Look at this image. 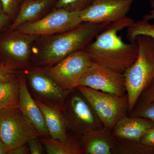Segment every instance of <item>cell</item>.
I'll return each instance as SVG.
<instances>
[{
	"instance_id": "16",
	"label": "cell",
	"mask_w": 154,
	"mask_h": 154,
	"mask_svg": "<svg viewBox=\"0 0 154 154\" xmlns=\"http://www.w3.org/2000/svg\"><path fill=\"white\" fill-rule=\"evenodd\" d=\"M111 131L102 128L82 137L83 152L88 154H114L115 137Z\"/></svg>"
},
{
	"instance_id": "7",
	"label": "cell",
	"mask_w": 154,
	"mask_h": 154,
	"mask_svg": "<svg viewBox=\"0 0 154 154\" xmlns=\"http://www.w3.org/2000/svg\"><path fill=\"white\" fill-rule=\"evenodd\" d=\"M82 23L80 12L54 8L41 19L24 23L15 30L35 36H50L71 30Z\"/></svg>"
},
{
	"instance_id": "5",
	"label": "cell",
	"mask_w": 154,
	"mask_h": 154,
	"mask_svg": "<svg viewBox=\"0 0 154 154\" xmlns=\"http://www.w3.org/2000/svg\"><path fill=\"white\" fill-rule=\"evenodd\" d=\"M39 136L35 127L19 108L0 110V138L8 153Z\"/></svg>"
},
{
	"instance_id": "22",
	"label": "cell",
	"mask_w": 154,
	"mask_h": 154,
	"mask_svg": "<svg viewBox=\"0 0 154 154\" xmlns=\"http://www.w3.org/2000/svg\"><path fill=\"white\" fill-rule=\"evenodd\" d=\"M95 0H57L55 8H63L70 12H80L85 9Z\"/></svg>"
},
{
	"instance_id": "20",
	"label": "cell",
	"mask_w": 154,
	"mask_h": 154,
	"mask_svg": "<svg viewBox=\"0 0 154 154\" xmlns=\"http://www.w3.org/2000/svg\"><path fill=\"white\" fill-rule=\"evenodd\" d=\"M114 137V154H154V146Z\"/></svg>"
},
{
	"instance_id": "30",
	"label": "cell",
	"mask_w": 154,
	"mask_h": 154,
	"mask_svg": "<svg viewBox=\"0 0 154 154\" xmlns=\"http://www.w3.org/2000/svg\"><path fill=\"white\" fill-rule=\"evenodd\" d=\"M30 153L28 144L20 146L8 153L10 154H28Z\"/></svg>"
},
{
	"instance_id": "15",
	"label": "cell",
	"mask_w": 154,
	"mask_h": 154,
	"mask_svg": "<svg viewBox=\"0 0 154 154\" xmlns=\"http://www.w3.org/2000/svg\"><path fill=\"white\" fill-rule=\"evenodd\" d=\"M57 0H23L9 30H15L27 22L36 21L44 17L55 7Z\"/></svg>"
},
{
	"instance_id": "28",
	"label": "cell",
	"mask_w": 154,
	"mask_h": 154,
	"mask_svg": "<svg viewBox=\"0 0 154 154\" xmlns=\"http://www.w3.org/2000/svg\"><path fill=\"white\" fill-rule=\"evenodd\" d=\"M140 143L154 146V127L149 130L141 139Z\"/></svg>"
},
{
	"instance_id": "8",
	"label": "cell",
	"mask_w": 154,
	"mask_h": 154,
	"mask_svg": "<svg viewBox=\"0 0 154 154\" xmlns=\"http://www.w3.org/2000/svg\"><path fill=\"white\" fill-rule=\"evenodd\" d=\"M93 62L84 50L73 53L47 68L48 71L58 85L64 90L71 92L78 87L81 77Z\"/></svg>"
},
{
	"instance_id": "25",
	"label": "cell",
	"mask_w": 154,
	"mask_h": 154,
	"mask_svg": "<svg viewBox=\"0 0 154 154\" xmlns=\"http://www.w3.org/2000/svg\"><path fill=\"white\" fill-rule=\"evenodd\" d=\"M2 8L3 13L15 19L19 11V0H0Z\"/></svg>"
},
{
	"instance_id": "31",
	"label": "cell",
	"mask_w": 154,
	"mask_h": 154,
	"mask_svg": "<svg viewBox=\"0 0 154 154\" xmlns=\"http://www.w3.org/2000/svg\"><path fill=\"white\" fill-rule=\"evenodd\" d=\"M150 5L152 10L150 11L148 14L144 15L143 19L149 21L152 19H154V0H150Z\"/></svg>"
},
{
	"instance_id": "17",
	"label": "cell",
	"mask_w": 154,
	"mask_h": 154,
	"mask_svg": "<svg viewBox=\"0 0 154 154\" xmlns=\"http://www.w3.org/2000/svg\"><path fill=\"white\" fill-rule=\"evenodd\" d=\"M36 102L43 114L51 137L63 140L68 139L67 125L62 111L37 99Z\"/></svg>"
},
{
	"instance_id": "3",
	"label": "cell",
	"mask_w": 154,
	"mask_h": 154,
	"mask_svg": "<svg viewBox=\"0 0 154 154\" xmlns=\"http://www.w3.org/2000/svg\"><path fill=\"white\" fill-rule=\"evenodd\" d=\"M135 41L138 47L137 57L124 73L129 115L143 91L154 79V39L138 36Z\"/></svg>"
},
{
	"instance_id": "35",
	"label": "cell",
	"mask_w": 154,
	"mask_h": 154,
	"mask_svg": "<svg viewBox=\"0 0 154 154\" xmlns=\"http://www.w3.org/2000/svg\"><path fill=\"white\" fill-rule=\"evenodd\" d=\"M2 61V59H1V56H0V61Z\"/></svg>"
},
{
	"instance_id": "18",
	"label": "cell",
	"mask_w": 154,
	"mask_h": 154,
	"mask_svg": "<svg viewBox=\"0 0 154 154\" xmlns=\"http://www.w3.org/2000/svg\"><path fill=\"white\" fill-rule=\"evenodd\" d=\"M42 143L48 154H80L83 152L81 146L69 138L63 140L43 137Z\"/></svg>"
},
{
	"instance_id": "14",
	"label": "cell",
	"mask_w": 154,
	"mask_h": 154,
	"mask_svg": "<svg viewBox=\"0 0 154 154\" xmlns=\"http://www.w3.org/2000/svg\"><path fill=\"white\" fill-rule=\"evenodd\" d=\"M153 127L154 122L151 120L141 117L126 116L116 124L111 133L115 137L140 143L144 135Z\"/></svg>"
},
{
	"instance_id": "2",
	"label": "cell",
	"mask_w": 154,
	"mask_h": 154,
	"mask_svg": "<svg viewBox=\"0 0 154 154\" xmlns=\"http://www.w3.org/2000/svg\"><path fill=\"white\" fill-rule=\"evenodd\" d=\"M134 22L126 17L107 25L85 50L92 61L124 74L136 60L138 47L136 41L125 43L118 32Z\"/></svg>"
},
{
	"instance_id": "27",
	"label": "cell",
	"mask_w": 154,
	"mask_h": 154,
	"mask_svg": "<svg viewBox=\"0 0 154 154\" xmlns=\"http://www.w3.org/2000/svg\"><path fill=\"white\" fill-rule=\"evenodd\" d=\"M28 145L30 153L31 154H42L44 153L45 149L43 144L38 140V137L32 139L28 141Z\"/></svg>"
},
{
	"instance_id": "24",
	"label": "cell",
	"mask_w": 154,
	"mask_h": 154,
	"mask_svg": "<svg viewBox=\"0 0 154 154\" xmlns=\"http://www.w3.org/2000/svg\"><path fill=\"white\" fill-rule=\"evenodd\" d=\"M19 71L3 61H0V83L15 79Z\"/></svg>"
},
{
	"instance_id": "10",
	"label": "cell",
	"mask_w": 154,
	"mask_h": 154,
	"mask_svg": "<svg viewBox=\"0 0 154 154\" xmlns=\"http://www.w3.org/2000/svg\"><path fill=\"white\" fill-rule=\"evenodd\" d=\"M63 111H66L64 116L67 127L81 137L104 128L91 105L80 92L71 96Z\"/></svg>"
},
{
	"instance_id": "13",
	"label": "cell",
	"mask_w": 154,
	"mask_h": 154,
	"mask_svg": "<svg viewBox=\"0 0 154 154\" xmlns=\"http://www.w3.org/2000/svg\"><path fill=\"white\" fill-rule=\"evenodd\" d=\"M19 82V109L37 130L40 136L46 137L49 135L42 112L33 99L28 86L25 73L18 72Z\"/></svg>"
},
{
	"instance_id": "26",
	"label": "cell",
	"mask_w": 154,
	"mask_h": 154,
	"mask_svg": "<svg viewBox=\"0 0 154 154\" xmlns=\"http://www.w3.org/2000/svg\"><path fill=\"white\" fill-rule=\"evenodd\" d=\"M154 103V79L143 91L136 105Z\"/></svg>"
},
{
	"instance_id": "6",
	"label": "cell",
	"mask_w": 154,
	"mask_h": 154,
	"mask_svg": "<svg viewBox=\"0 0 154 154\" xmlns=\"http://www.w3.org/2000/svg\"><path fill=\"white\" fill-rule=\"evenodd\" d=\"M3 32L0 33V56L2 61L18 71L31 66L33 45L39 36L9 28Z\"/></svg>"
},
{
	"instance_id": "34",
	"label": "cell",
	"mask_w": 154,
	"mask_h": 154,
	"mask_svg": "<svg viewBox=\"0 0 154 154\" xmlns=\"http://www.w3.org/2000/svg\"><path fill=\"white\" fill-rule=\"evenodd\" d=\"M22 1H23V0H19V3H20H20H21V2H22Z\"/></svg>"
},
{
	"instance_id": "21",
	"label": "cell",
	"mask_w": 154,
	"mask_h": 154,
	"mask_svg": "<svg viewBox=\"0 0 154 154\" xmlns=\"http://www.w3.org/2000/svg\"><path fill=\"white\" fill-rule=\"evenodd\" d=\"M149 21L143 19L128 27L127 37L130 42H134L138 36H149L154 39V24Z\"/></svg>"
},
{
	"instance_id": "32",
	"label": "cell",
	"mask_w": 154,
	"mask_h": 154,
	"mask_svg": "<svg viewBox=\"0 0 154 154\" xmlns=\"http://www.w3.org/2000/svg\"><path fill=\"white\" fill-rule=\"evenodd\" d=\"M8 153V151L6 148L2 141L0 138V154H6Z\"/></svg>"
},
{
	"instance_id": "1",
	"label": "cell",
	"mask_w": 154,
	"mask_h": 154,
	"mask_svg": "<svg viewBox=\"0 0 154 154\" xmlns=\"http://www.w3.org/2000/svg\"><path fill=\"white\" fill-rule=\"evenodd\" d=\"M109 24L83 22L63 33L39 36L33 45L31 62L36 66H52L73 53L85 50Z\"/></svg>"
},
{
	"instance_id": "12",
	"label": "cell",
	"mask_w": 154,
	"mask_h": 154,
	"mask_svg": "<svg viewBox=\"0 0 154 154\" xmlns=\"http://www.w3.org/2000/svg\"><path fill=\"white\" fill-rule=\"evenodd\" d=\"M134 0H95L80 11L83 22L111 23L127 17Z\"/></svg>"
},
{
	"instance_id": "11",
	"label": "cell",
	"mask_w": 154,
	"mask_h": 154,
	"mask_svg": "<svg viewBox=\"0 0 154 154\" xmlns=\"http://www.w3.org/2000/svg\"><path fill=\"white\" fill-rule=\"evenodd\" d=\"M80 86L116 96L126 95L124 74L94 62L81 77Z\"/></svg>"
},
{
	"instance_id": "29",
	"label": "cell",
	"mask_w": 154,
	"mask_h": 154,
	"mask_svg": "<svg viewBox=\"0 0 154 154\" xmlns=\"http://www.w3.org/2000/svg\"><path fill=\"white\" fill-rule=\"evenodd\" d=\"M11 19V17L8 15L3 13L0 14V33L7 28Z\"/></svg>"
},
{
	"instance_id": "4",
	"label": "cell",
	"mask_w": 154,
	"mask_h": 154,
	"mask_svg": "<svg viewBox=\"0 0 154 154\" xmlns=\"http://www.w3.org/2000/svg\"><path fill=\"white\" fill-rule=\"evenodd\" d=\"M76 88L87 99L106 129L112 131L117 122L127 116V94L118 96L84 86H78Z\"/></svg>"
},
{
	"instance_id": "19",
	"label": "cell",
	"mask_w": 154,
	"mask_h": 154,
	"mask_svg": "<svg viewBox=\"0 0 154 154\" xmlns=\"http://www.w3.org/2000/svg\"><path fill=\"white\" fill-rule=\"evenodd\" d=\"M19 82L15 79L0 83V110L19 108Z\"/></svg>"
},
{
	"instance_id": "9",
	"label": "cell",
	"mask_w": 154,
	"mask_h": 154,
	"mask_svg": "<svg viewBox=\"0 0 154 154\" xmlns=\"http://www.w3.org/2000/svg\"><path fill=\"white\" fill-rule=\"evenodd\" d=\"M26 70L27 80L36 99L63 111L71 92L58 85L49 75L47 68L30 66Z\"/></svg>"
},
{
	"instance_id": "23",
	"label": "cell",
	"mask_w": 154,
	"mask_h": 154,
	"mask_svg": "<svg viewBox=\"0 0 154 154\" xmlns=\"http://www.w3.org/2000/svg\"><path fill=\"white\" fill-rule=\"evenodd\" d=\"M129 116L141 117L154 122V103L136 105Z\"/></svg>"
},
{
	"instance_id": "33",
	"label": "cell",
	"mask_w": 154,
	"mask_h": 154,
	"mask_svg": "<svg viewBox=\"0 0 154 154\" xmlns=\"http://www.w3.org/2000/svg\"><path fill=\"white\" fill-rule=\"evenodd\" d=\"M2 13V4H1V1H0V14Z\"/></svg>"
}]
</instances>
